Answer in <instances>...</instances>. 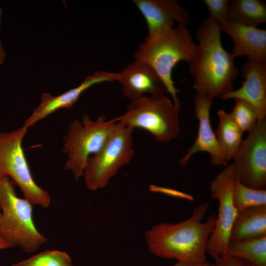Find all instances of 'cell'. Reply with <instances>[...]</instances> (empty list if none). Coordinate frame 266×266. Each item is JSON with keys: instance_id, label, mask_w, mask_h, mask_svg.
<instances>
[{"instance_id": "5bb4252c", "label": "cell", "mask_w": 266, "mask_h": 266, "mask_svg": "<svg viewBox=\"0 0 266 266\" xmlns=\"http://www.w3.org/2000/svg\"><path fill=\"white\" fill-rule=\"evenodd\" d=\"M143 16L151 35L173 27L174 23L187 25L189 13L175 0H133Z\"/></svg>"}, {"instance_id": "cb8c5ba5", "label": "cell", "mask_w": 266, "mask_h": 266, "mask_svg": "<svg viewBox=\"0 0 266 266\" xmlns=\"http://www.w3.org/2000/svg\"><path fill=\"white\" fill-rule=\"evenodd\" d=\"M210 14L209 17L220 27L228 21L229 0H203Z\"/></svg>"}, {"instance_id": "30bf717a", "label": "cell", "mask_w": 266, "mask_h": 266, "mask_svg": "<svg viewBox=\"0 0 266 266\" xmlns=\"http://www.w3.org/2000/svg\"><path fill=\"white\" fill-rule=\"evenodd\" d=\"M232 159L235 178L241 184L266 189V118L258 120Z\"/></svg>"}, {"instance_id": "d4e9b609", "label": "cell", "mask_w": 266, "mask_h": 266, "mask_svg": "<svg viewBox=\"0 0 266 266\" xmlns=\"http://www.w3.org/2000/svg\"><path fill=\"white\" fill-rule=\"evenodd\" d=\"M210 266H251L245 261L228 254L214 259Z\"/></svg>"}, {"instance_id": "44dd1931", "label": "cell", "mask_w": 266, "mask_h": 266, "mask_svg": "<svg viewBox=\"0 0 266 266\" xmlns=\"http://www.w3.org/2000/svg\"><path fill=\"white\" fill-rule=\"evenodd\" d=\"M233 200L238 214L248 207L266 206V189L258 190L247 187L235 178Z\"/></svg>"}, {"instance_id": "e0dca14e", "label": "cell", "mask_w": 266, "mask_h": 266, "mask_svg": "<svg viewBox=\"0 0 266 266\" xmlns=\"http://www.w3.org/2000/svg\"><path fill=\"white\" fill-rule=\"evenodd\" d=\"M265 235L266 206L250 207L237 214L232 228L230 240H244Z\"/></svg>"}, {"instance_id": "4fadbf2b", "label": "cell", "mask_w": 266, "mask_h": 266, "mask_svg": "<svg viewBox=\"0 0 266 266\" xmlns=\"http://www.w3.org/2000/svg\"><path fill=\"white\" fill-rule=\"evenodd\" d=\"M118 76V73H110L104 70L97 71L86 77L78 87L70 89L60 95L53 96L49 93L43 94L41 96L39 104L25 121L23 126L29 128L61 108H70L87 89L99 83L117 81Z\"/></svg>"}, {"instance_id": "83f0119b", "label": "cell", "mask_w": 266, "mask_h": 266, "mask_svg": "<svg viewBox=\"0 0 266 266\" xmlns=\"http://www.w3.org/2000/svg\"><path fill=\"white\" fill-rule=\"evenodd\" d=\"M10 248L9 244L0 235V250Z\"/></svg>"}, {"instance_id": "4316f807", "label": "cell", "mask_w": 266, "mask_h": 266, "mask_svg": "<svg viewBox=\"0 0 266 266\" xmlns=\"http://www.w3.org/2000/svg\"><path fill=\"white\" fill-rule=\"evenodd\" d=\"M170 266H210V263L207 262L206 264L201 266H194L186 263L177 261L176 263Z\"/></svg>"}, {"instance_id": "484cf974", "label": "cell", "mask_w": 266, "mask_h": 266, "mask_svg": "<svg viewBox=\"0 0 266 266\" xmlns=\"http://www.w3.org/2000/svg\"><path fill=\"white\" fill-rule=\"evenodd\" d=\"M6 58V53L3 48L2 43L0 40V66H1Z\"/></svg>"}, {"instance_id": "52a82bcc", "label": "cell", "mask_w": 266, "mask_h": 266, "mask_svg": "<svg viewBox=\"0 0 266 266\" xmlns=\"http://www.w3.org/2000/svg\"><path fill=\"white\" fill-rule=\"evenodd\" d=\"M28 129L23 126L10 132H0V177H9L33 205L47 208L50 195L34 181L22 148Z\"/></svg>"}, {"instance_id": "9c48e42d", "label": "cell", "mask_w": 266, "mask_h": 266, "mask_svg": "<svg viewBox=\"0 0 266 266\" xmlns=\"http://www.w3.org/2000/svg\"><path fill=\"white\" fill-rule=\"evenodd\" d=\"M235 179L233 164L228 165L210 184L212 198L219 201L218 215L208 240L206 252L214 259L227 254L232 228L238 213L233 200Z\"/></svg>"}, {"instance_id": "8fae6325", "label": "cell", "mask_w": 266, "mask_h": 266, "mask_svg": "<svg viewBox=\"0 0 266 266\" xmlns=\"http://www.w3.org/2000/svg\"><path fill=\"white\" fill-rule=\"evenodd\" d=\"M213 99L206 95L196 94L194 105L195 116L199 120V129L197 138L187 150L186 155L179 161L185 166L191 157L199 152H207L210 155V163L214 165L226 166L228 161L223 153L211 128L210 109Z\"/></svg>"}, {"instance_id": "f1b7e54d", "label": "cell", "mask_w": 266, "mask_h": 266, "mask_svg": "<svg viewBox=\"0 0 266 266\" xmlns=\"http://www.w3.org/2000/svg\"><path fill=\"white\" fill-rule=\"evenodd\" d=\"M1 220V212L0 209V225Z\"/></svg>"}, {"instance_id": "8992f818", "label": "cell", "mask_w": 266, "mask_h": 266, "mask_svg": "<svg viewBox=\"0 0 266 266\" xmlns=\"http://www.w3.org/2000/svg\"><path fill=\"white\" fill-rule=\"evenodd\" d=\"M178 110L165 95L132 100L126 113L115 118L126 126L145 130L158 141L168 142L179 135Z\"/></svg>"}, {"instance_id": "ffe728a7", "label": "cell", "mask_w": 266, "mask_h": 266, "mask_svg": "<svg viewBox=\"0 0 266 266\" xmlns=\"http://www.w3.org/2000/svg\"><path fill=\"white\" fill-rule=\"evenodd\" d=\"M227 254L240 258L251 266H266V235L240 240H230Z\"/></svg>"}, {"instance_id": "f546056e", "label": "cell", "mask_w": 266, "mask_h": 266, "mask_svg": "<svg viewBox=\"0 0 266 266\" xmlns=\"http://www.w3.org/2000/svg\"><path fill=\"white\" fill-rule=\"evenodd\" d=\"M1 12V9L0 8V19Z\"/></svg>"}, {"instance_id": "6da1fadb", "label": "cell", "mask_w": 266, "mask_h": 266, "mask_svg": "<svg viewBox=\"0 0 266 266\" xmlns=\"http://www.w3.org/2000/svg\"><path fill=\"white\" fill-rule=\"evenodd\" d=\"M208 202L197 206L191 217L177 223L157 224L145 233L149 250L155 256L194 266L206 264V247L214 229L216 215L202 222Z\"/></svg>"}, {"instance_id": "2e32d148", "label": "cell", "mask_w": 266, "mask_h": 266, "mask_svg": "<svg viewBox=\"0 0 266 266\" xmlns=\"http://www.w3.org/2000/svg\"><path fill=\"white\" fill-rule=\"evenodd\" d=\"M222 31L232 39V54L235 58L246 56L249 60L266 63V30L228 21Z\"/></svg>"}, {"instance_id": "603a6c76", "label": "cell", "mask_w": 266, "mask_h": 266, "mask_svg": "<svg viewBox=\"0 0 266 266\" xmlns=\"http://www.w3.org/2000/svg\"><path fill=\"white\" fill-rule=\"evenodd\" d=\"M235 101L230 115L243 133H249L258 121L257 111L255 107L246 100L236 99Z\"/></svg>"}, {"instance_id": "277c9868", "label": "cell", "mask_w": 266, "mask_h": 266, "mask_svg": "<svg viewBox=\"0 0 266 266\" xmlns=\"http://www.w3.org/2000/svg\"><path fill=\"white\" fill-rule=\"evenodd\" d=\"M9 177H0V235L10 247L18 246L33 253L48 239L37 230L33 218V205L19 198Z\"/></svg>"}, {"instance_id": "3957f363", "label": "cell", "mask_w": 266, "mask_h": 266, "mask_svg": "<svg viewBox=\"0 0 266 266\" xmlns=\"http://www.w3.org/2000/svg\"><path fill=\"white\" fill-rule=\"evenodd\" d=\"M197 45L193 40L186 25L177 26L153 35H147L134 54L135 61L146 63L159 75L172 98L173 105L179 110L181 102L177 97L179 91L171 77L172 69L180 61L189 64L195 56Z\"/></svg>"}, {"instance_id": "4dcf8cb0", "label": "cell", "mask_w": 266, "mask_h": 266, "mask_svg": "<svg viewBox=\"0 0 266 266\" xmlns=\"http://www.w3.org/2000/svg\"></svg>"}, {"instance_id": "d6986e66", "label": "cell", "mask_w": 266, "mask_h": 266, "mask_svg": "<svg viewBox=\"0 0 266 266\" xmlns=\"http://www.w3.org/2000/svg\"><path fill=\"white\" fill-rule=\"evenodd\" d=\"M228 21L254 27L266 23V3L261 0H232Z\"/></svg>"}, {"instance_id": "9a60e30c", "label": "cell", "mask_w": 266, "mask_h": 266, "mask_svg": "<svg viewBox=\"0 0 266 266\" xmlns=\"http://www.w3.org/2000/svg\"><path fill=\"white\" fill-rule=\"evenodd\" d=\"M117 81L122 85L124 96L132 100L141 98L144 93L158 96L166 92L164 82L155 70L140 62L129 64L118 73Z\"/></svg>"}, {"instance_id": "ac0fdd59", "label": "cell", "mask_w": 266, "mask_h": 266, "mask_svg": "<svg viewBox=\"0 0 266 266\" xmlns=\"http://www.w3.org/2000/svg\"><path fill=\"white\" fill-rule=\"evenodd\" d=\"M219 125L215 133L219 145L228 161L233 159L242 141L243 133L230 113L220 109L217 112Z\"/></svg>"}, {"instance_id": "5b68a950", "label": "cell", "mask_w": 266, "mask_h": 266, "mask_svg": "<svg viewBox=\"0 0 266 266\" xmlns=\"http://www.w3.org/2000/svg\"><path fill=\"white\" fill-rule=\"evenodd\" d=\"M117 123L116 118L107 121L103 115L92 121L84 113L81 121L75 119L68 124L63 138V151L67 156L65 169L69 170L76 180L83 176L87 159L102 147Z\"/></svg>"}, {"instance_id": "7402d4cb", "label": "cell", "mask_w": 266, "mask_h": 266, "mask_svg": "<svg viewBox=\"0 0 266 266\" xmlns=\"http://www.w3.org/2000/svg\"><path fill=\"white\" fill-rule=\"evenodd\" d=\"M10 266H73L69 256L59 250H46Z\"/></svg>"}, {"instance_id": "7c38bea8", "label": "cell", "mask_w": 266, "mask_h": 266, "mask_svg": "<svg viewBox=\"0 0 266 266\" xmlns=\"http://www.w3.org/2000/svg\"><path fill=\"white\" fill-rule=\"evenodd\" d=\"M240 73L244 80L237 90L220 97L224 100L239 99L246 100L256 108L258 119L266 118V63L248 60Z\"/></svg>"}, {"instance_id": "7a4b0ae2", "label": "cell", "mask_w": 266, "mask_h": 266, "mask_svg": "<svg viewBox=\"0 0 266 266\" xmlns=\"http://www.w3.org/2000/svg\"><path fill=\"white\" fill-rule=\"evenodd\" d=\"M221 27L209 17L196 32L199 41L189 69L196 94L214 99L234 90L233 82L240 74L235 58L223 47Z\"/></svg>"}, {"instance_id": "ba28073f", "label": "cell", "mask_w": 266, "mask_h": 266, "mask_svg": "<svg viewBox=\"0 0 266 266\" xmlns=\"http://www.w3.org/2000/svg\"><path fill=\"white\" fill-rule=\"evenodd\" d=\"M134 129L117 121L102 147L87 160L83 176L87 187L96 190L104 187L110 178L134 154L132 133Z\"/></svg>"}]
</instances>
